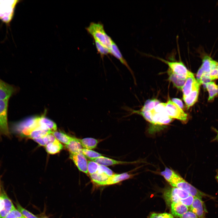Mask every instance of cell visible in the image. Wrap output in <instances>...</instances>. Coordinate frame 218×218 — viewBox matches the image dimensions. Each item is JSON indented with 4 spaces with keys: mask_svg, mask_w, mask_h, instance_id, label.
I'll return each mask as SVG.
<instances>
[{
    "mask_svg": "<svg viewBox=\"0 0 218 218\" xmlns=\"http://www.w3.org/2000/svg\"><path fill=\"white\" fill-rule=\"evenodd\" d=\"M173 187L185 190L193 196L202 199V198L213 197L195 188L186 181L179 174L173 171L170 178L168 182Z\"/></svg>",
    "mask_w": 218,
    "mask_h": 218,
    "instance_id": "1",
    "label": "cell"
},
{
    "mask_svg": "<svg viewBox=\"0 0 218 218\" xmlns=\"http://www.w3.org/2000/svg\"><path fill=\"white\" fill-rule=\"evenodd\" d=\"M8 100H0V139L2 136L11 137L8 118Z\"/></svg>",
    "mask_w": 218,
    "mask_h": 218,
    "instance_id": "2",
    "label": "cell"
},
{
    "mask_svg": "<svg viewBox=\"0 0 218 218\" xmlns=\"http://www.w3.org/2000/svg\"><path fill=\"white\" fill-rule=\"evenodd\" d=\"M0 1V19L3 22L8 23L12 20L16 5L19 0Z\"/></svg>",
    "mask_w": 218,
    "mask_h": 218,
    "instance_id": "3",
    "label": "cell"
},
{
    "mask_svg": "<svg viewBox=\"0 0 218 218\" xmlns=\"http://www.w3.org/2000/svg\"><path fill=\"white\" fill-rule=\"evenodd\" d=\"M165 112L171 118L178 120L184 123L188 120V115L170 99L166 103Z\"/></svg>",
    "mask_w": 218,
    "mask_h": 218,
    "instance_id": "4",
    "label": "cell"
},
{
    "mask_svg": "<svg viewBox=\"0 0 218 218\" xmlns=\"http://www.w3.org/2000/svg\"><path fill=\"white\" fill-rule=\"evenodd\" d=\"M86 29L94 40L107 47L106 38L107 35L104 31L103 24L99 22H91Z\"/></svg>",
    "mask_w": 218,
    "mask_h": 218,
    "instance_id": "5",
    "label": "cell"
},
{
    "mask_svg": "<svg viewBox=\"0 0 218 218\" xmlns=\"http://www.w3.org/2000/svg\"><path fill=\"white\" fill-rule=\"evenodd\" d=\"M190 194L187 191L175 187L167 189L164 191V197L168 204L180 202L181 199L187 197Z\"/></svg>",
    "mask_w": 218,
    "mask_h": 218,
    "instance_id": "6",
    "label": "cell"
},
{
    "mask_svg": "<svg viewBox=\"0 0 218 218\" xmlns=\"http://www.w3.org/2000/svg\"><path fill=\"white\" fill-rule=\"evenodd\" d=\"M152 57L157 58L166 64L168 66L169 69L176 74L186 78L190 71L181 61H169L160 57L153 56Z\"/></svg>",
    "mask_w": 218,
    "mask_h": 218,
    "instance_id": "7",
    "label": "cell"
},
{
    "mask_svg": "<svg viewBox=\"0 0 218 218\" xmlns=\"http://www.w3.org/2000/svg\"><path fill=\"white\" fill-rule=\"evenodd\" d=\"M190 211L195 213L198 218H206L207 213L205 205L202 199L194 197L193 202L190 207Z\"/></svg>",
    "mask_w": 218,
    "mask_h": 218,
    "instance_id": "8",
    "label": "cell"
},
{
    "mask_svg": "<svg viewBox=\"0 0 218 218\" xmlns=\"http://www.w3.org/2000/svg\"><path fill=\"white\" fill-rule=\"evenodd\" d=\"M18 90L14 85L8 84L0 79V100H9L17 93Z\"/></svg>",
    "mask_w": 218,
    "mask_h": 218,
    "instance_id": "9",
    "label": "cell"
},
{
    "mask_svg": "<svg viewBox=\"0 0 218 218\" xmlns=\"http://www.w3.org/2000/svg\"><path fill=\"white\" fill-rule=\"evenodd\" d=\"M152 123L154 125L163 126L170 123L173 119L170 117L166 112H155L153 110L150 111Z\"/></svg>",
    "mask_w": 218,
    "mask_h": 218,
    "instance_id": "10",
    "label": "cell"
},
{
    "mask_svg": "<svg viewBox=\"0 0 218 218\" xmlns=\"http://www.w3.org/2000/svg\"><path fill=\"white\" fill-rule=\"evenodd\" d=\"M70 158L72 160L79 170L88 174V162L86 157L83 153H70Z\"/></svg>",
    "mask_w": 218,
    "mask_h": 218,
    "instance_id": "11",
    "label": "cell"
},
{
    "mask_svg": "<svg viewBox=\"0 0 218 218\" xmlns=\"http://www.w3.org/2000/svg\"><path fill=\"white\" fill-rule=\"evenodd\" d=\"M200 86L197 81L190 94L186 96L183 97V100L187 109L192 106L197 102L199 95Z\"/></svg>",
    "mask_w": 218,
    "mask_h": 218,
    "instance_id": "12",
    "label": "cell"
},
{
    "mask_svg": "<svg viewBox=\"0 0 218 218\" xmlns=\"http://www.w3.org/2000/svg\"><path fill=\"white\" fill-rule=\"evenodd\" d=\"M36 127L41 129L51 131H56L57 130L56 124L44 116L36 117Z\"/></svg>",
    "mask_w": 218,
    "mask_h": 218,
    "instance_id": "13",
    "label": "cell"
},
{
    "mask_svg": "<svg viewBox=\"0 0 218 218\" xmlns=\"http://www.w3.org/2000/svg\"><path fill=\"white\" fill-rule=\"evenodd\" d=\"M196 81L193 74L189 71L186 77L185 83L181 90L183 94V97L186 96L190 94Z\"/></svg>",
    "mask_w": 218,
    "mask_h": 218,
    "instance_id": "14",
    "label": "cell"
},
{
    "mask_svg": "<svg viewBox=\"0 0 218 218\" xmlns=\"http://www.w3.org/2000/svg\"><path fill=\"white\" fill-rule=\"evenodd\" d=\"M218 62L214 60L208 55L204 56L202 59V63L200 67L205 74H209L213 70L217 68Z\"/></svg>",
    "mask_w": 218,
    "mask_h": 218,
    "instance_id": "15",
    "label": "cell"
},
{
    "mask_svg": "<svg viewBox=\"0 0 218 218\" xmlns=\"http://www.w3.org/2000/svg\"><path fill=\"white\" fill-rule=\"evenodd\" d=\"M110 54L113 55L118 59L121 63L125 65L131 73L133 77H134L132 71L130 68L126 60L123 58L117 46L114 42L112 43L109 49Z\"/></svg>",
    "mask_w": 218,
    "mask_h": 218,
    "instance_id": "16",
    "label": "cell"
},
{
    "mask_svg": "<svg viewBox=\"0 0 218 218\" xmlns=\"http://www.w3.org/2000/svg\"><path fill=\"white\" fill-rule=\"evenodd\" d=\"M98 164L104 166H110L117 164H131L133 162H129L116 160L102 156L97 158L91 160Z\"/></svg>",
    "mask_w": 218,
    "mask_h": 218,
    "instance_id": "17",
    "label": "cell"
},
{
    "mask_svg": "<svg viewBox=\"0 0 218 218\" xmlns=\"http://www.w3.org/2000/svg\"><path fill=\"white\" fill-rule=\"evenodd\" d=\"M169 79L175 87L180 90L182 89L185 83L186 77L173 73L170 69L167 71Z\"/></svg>",
    "mask_w": 218,
    "mask_h": 218,
    "instance_id": "18",
    "label": "cell"
},
{
    "mask_svg": "<svg viewBox=\"0 0 218 218\" xmlns=\"http://www.w3.org/2000/svg\"><path fill=\"white\" fill-rule=\"evenodd\" d=\"M170 206L171 214L176 217H180L188 210V206L180 202L172 203Z\"/></svg>",
    "mask_w": 218,
    "mask_h": 218,
    "instance_id": "19",
    "label": "cell"
},
{
    "mask_svg": "<svg viewBox=\"0 0 218 218\" xmlns=\"http://www.w3.org/2000/svg\"><path fill=\"white\" fill-rule=\"evenodd\" d=\"M90 175L93 183L99 186L106 185L110 177L104 173L99 172H96Z\"/></svg>",
    "mask_w": 218,
    "mask_h": 218,
    "instance_id": "20",
    "label": "cell"
},
{
    "mask_svg": "<svg viewBox=\"0 0 218 218\" xmlns=\"http://www.w3.org/2000/svg\"><path fill=\"white\" fill-rule=\"evenodd\" d=\"M65 147L70 153L77 154L82 153L83 148L78 138L72 137L69 142L65 145Z\"/></svg>",
    "mask_w": 218,
    "mask_h": 218,
    "instance_id": "21",
    "label": "cell"
},
{
    "mask_svg": "<svg viewBox=\"0 0 218 218\" xmlns=\"http://www.w3.org/2000/svg\"><path fill=\"white\" fill-rule=\"evenodd\" d=\"M1 195L4 200L5 205L3 209L0 212V218H4L15 207L11 200L5 193L2 192Z\"/></svg>",
    "mask_w": 218,
    "mask_h": 218,
    "instance_id": "22",
    "label": "cell"
},
{
    "mask_svg": "<svg viewBox=\"0 0 218 218\" xmlns=\"http://www.w3.org/2000/svg\"><path fill=\"white\" fill-rule=\"evenodd\" d=\"M133 176V175L127 173L119 174H114L109 177L106 185L117 183L123 180L130 178Z\"/></svg>",
    "mask_w": 218,
    "mask_h": 218,
    "instance_id": "23",
    "label": "cell"
},
{
    "mask_svg": "<svg viewBox=\"0 0 218 218\" xmlns=\"http://www.w3.org/2000/svg\"><path fill=\"white\" fill-rule=\"evenodd\" d=\"M83 149L92 150L95 148L99 143V141L95 138L87 137L82 139H78Z\"/></svg>",
    "mask_w": 218,
    "mask_h": 218,
    "instance_id": "24",
    "label": "cell"
},
{
    "mask_svg": "<svg viewBox=\"0 0 218 218\" xmlns=\"http://www.w3.org/2000/svg\"><path fill=\"white\" fill-rule=\"evenodd\" d=\"M208 92V100L210 101L218 95V85L214 82L210 81L207 83L204 87Z\"/></svg>",
    "mask_w": 218,
    "mask_h": 218,
    "instance_id": "25",
    "label": "cell"
},
{
    "mask_svg": "<svg viewBox=\"0 0 218 218\" xmlns=\"http://www.w3.org/2000/svg\"><path fill=\"white\" fill-rule=\"evenodd\" d=\"M46 151L49 154H53L59 152L63 148L62 144L58 140L49 143L45 147Z\"/></svg>",
    "mask_w": 218,
    "mask_h": 218,
    "instance_id": "26",
    "label": "cell"
},
{
    "mask_svg": "<svg viewBox=\"0 0 218 218\" xmlns=\"http://www.w3.org/2000/svg\"><path fill=\"white\" fill-rule=\"evenodd\" d=\"M51 134L59 141L61 142L65 145L68 144L72 138V137L68 135L65 133L57 130L52 131Z\"/></svg>",
    "mask_w": 218,
    "mask_h": 218,
    "instance_id": "27",
    "label": "cell"
},
{
    "mask_svg": "<svg viewBox=\"0 0 218 218\" xmlns=\"http://www.w3.org/2000/svg\"><path fill=\"white\" fill-rule=\"evenodd\" d=\"M160 102L157 99L147 100L140 110L141 111H150L153 110Z\"/></svg>",
    "mask_w": 218,
    "mask_h": 218,
    "instance_id": "28",
    "label": "cell"
},
{
    "mask_svg": "<svg viewBox=\"0 0 218 218\" xmlns=\"http://www.w3.org/2000/svg\"><path fill=\"white\" fill-rule=\"evenodd\" d=\"M17 209L25 218H39L31 212L23 207L19 203H16Z\"/></svg>",
    "mask_w": 218,
    "mask_h": 218,
    "instance_id": "29",
    "label": "cell"
},
{
    "mask_svg": "<svg viewBox=\"0 0 218 218\" xmlns=\"http://www.w3.org/2000/svg\"><path fill=\"white\" fill-rule=\"evenodd\" d=\"M82 153L86 157L89 158L90 160L102 156L101 154L91 150L83 149Z\"/></svg>",
    "mask_w": 218,
    "mask_h": 218,
    "instance_id": "30",
    "label": "cell"
},
{
    "mask_svg": "<svg viewBox=\"0 0 218 218\" xmlns=\"http://www.w3.org/2000/svg\"><path fill=\"white\" fill-rule=\"evenodd\" d=\"M95 46L97 51L100 54L102 58L104 55L110 53L109 50L97 41L94 40Z\"/></svg>",
    "mask_w": 218,
    "mask_h": 218,
    "instance_id": "31",
    "label": "cell"
},
{
    "mask_svg": "<svg viewBox=\"0 0 218 218\" xmlns=\"http://www.w3.org/2000/svg\"><path fill=\"white\" fill-rule=\"evenodd\" d=\"M88 174L90 175L97 172L98 170L100 164L91 160H88Z\"/></svg>",
    "mask_w": 218,
    "mask_h": 218,
    "instance_id": "32",
    "label": "cell"
},
{
    "mask_svg": "<svg viewBox=\"0 0 218 218\" xmlns=\"http://www.w3.org/2000/svg\"><path fill=\"white\" fill-rule=\"evenodd\" d=\"M4 218H25L15 208L10 211Z\"/></svg>",
    "mask_w": 218,
    "mask_h": 218,
    "instance_id": "33",
    "label": "cell"
},
{
    "mask_svg": "<svg viewBox=\"0 0 218 218\" xmlns=\"http://www.w3.org/2000/svg\"><path fill=\"white\" fill-rule=\"evenodd\" d=\"M171 214L167 213H152L150 215L149 218H173Z\"/></svg>",
    "mask_w": 218,
    "mask_h": 218,
    "instance_id": "34",
    "label": "cell"
},
{
    "mask_svg": "<svg viewBox=\"0 0 218 218\" xmlns=\"http://www.w3.org/2000/svg\"><path fill=\"white\" fill-rule=\"evenodd\" d=\"M97 172L104 173L109 176H111L115 173L112 171L106 166L100 165Z\"/></svg>",
    "mask_w": 218,
    "mask_h": 218,
    "instance_id": "35",
    "label": "cell"
},
{
    "mask_svg": "<svg viewBox=\"0 0 218 218\" xmlns=\"http://www.w3.org/2000/svg\"><path fill=\"white\" fill-rule=\"evenodd\" d=\"M42 138L46 146L57 140L52 134L46 135L42 137Z\"/></svg>",
    "mask_w": 218,
    "mask_h": 218,
    "instance_id": "36",
    "label": "cell"
},
{
    "mask_svg": "<svg viewBox=\"0 0 218 218\" xmlns=\"http://www.w3.org/2000/svg\"><path fill=\"white\" fill-rule=\"evenodd\" d=\"M194 199V197L190 195L187 197L185 199H181L180 200V202L185 205L188 207H190L192 205Z\"/></svg>",
    "mask_w": 218,
    "mask_h": 218,
    "instance_id": "37",
    "label": "cell"
},
{
    "mask_svg": "<svg viewBox=\"0 0 218 218\" xmlns=\"http://www.w3.org/2000/svg\"><path fill=\"white\" fill-rule=\"evenodd\" d=\"M205 73L202 68L200 67L197 72L196 74V80L197 82L200 85V81L201 79L203 76L205 74Z\"/></svg>",
    "mask_w": 218,
    "mask_h": 218,
    "instance_id": "38",
    "label": "cell"
},
{
    "mask_svg": "<svg viewBox=\"0 0 218 218\" xmlns=\"http://www.w3.org/2000/svg\"><path fill=\"white\" fill-rule=\"evenodd\" d=\"M180 217V218H198L195 213L190 210L185 213Z\"/></svg>",
    "mask_w": 218,
    "mask_h": 218,
    "instance_id": "39",
    "label": "cell"
},
{
    "mask_svg": "<svg viewBox=\"0 0 218 218\" xmlns=\"http://www.w3.org/2000/svg\"><path fill=\"white\" fill-rule=\"evenodd\" d=\"M173 102L176 104L181 108L183 109L184 107L183 103L182 100L178 98H173L171 100Z\"/></svg>",
    "mask_w": 218,
    "mask_h": 218,
    "instance_id": "40",
    "label": "cell"
},
{
    "mask_svg": "<svg viewBox=\"0 0 218 218\" xmlns=\"http://www.w3.org/2000/svg\"><path fill=\"white\" fill-rule=\"evenodd\" d=\"M33 140L35 141L38 144L40 145L41 146H44L45 147L46 145L43 141L42 137L39 138L35 139Z\"/></svg>",
    "mask_w": 218,
    "mask_h": 218,
    "instance_id": "41",
    "label": "cell"
},
{
    "mask_svg": "<svg viewBox=\"0 0 218 218\" xmlns=\"http://www.w3.org/2000/svg\"><path fill=\"white\" fill-rule=\"evenodd\" d=\"M5 205L4 200L2 197L0 196V212L3 209Z\"/></svg>",
    "mask_w": 218,
    "mask_h": 218,
    "instance_id": "42",
    "label": "cell"
},
{
    "mask_svg": "<svg viewBox=\"0 0 218 218\" xmlns=\"http://www.w3.org/2000/svg\"><path fill=\"white\" fill-rule=\"evenodd\" d=\"M213 130L216 133V136L212 140V142L218 141V130L216 129L213 128Z\"/></svg>",
    "mask_w": 218,
    "mask_h": 218,
    "instance_id": "43",
    "label": "cell"
},
{
    "mask_svg": "<svg viewBox=\"0 0 218 218\" xmlns=\"http://www.w3.org/2000/svg\"><path fill=\"white\" fill-rule=\"evenodd\" d=\"M215 178L217 181L218 182V170L216 172V174L215 176Z\"/></svg>",
    "mask_w": 218,
    "mask_h": 218,
    "instance_id": "44",
    "label": "cell"
},
{
    "mask_svg": "<svg viewBox=\"0 0 218 218\" xmlns=\"http://www.w3.org/2000/svg\"><path fill=\"white\" fill-rule=\"evenodd\" d=\"M39 218H49L47 216H44L43 217H41Z\"/></svg>",
    "mask_w": 218,
    "mask_h": 218,
    "instance_id": "45",
    "label": "cell"
},
{
    "mask_svg": "<svg viewBox=\"0 0 218 218\" xmlns=\"http://www.w3.org/2000/svg\"><path fill=\"white\" fill-rule=\"evenodd\" d=\"M1 190V181H0V192Z\"/></svg>",
    "mask_w": 218,
    "mask_h": 218,
    "instance_id": "46",
    "label": "cell"
}]
</instances>
